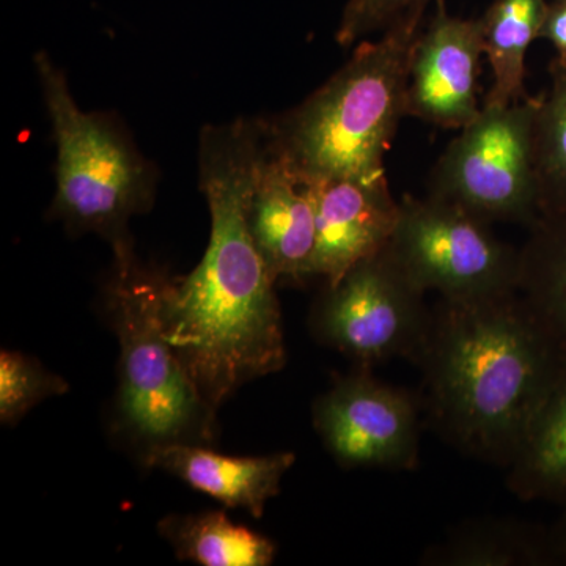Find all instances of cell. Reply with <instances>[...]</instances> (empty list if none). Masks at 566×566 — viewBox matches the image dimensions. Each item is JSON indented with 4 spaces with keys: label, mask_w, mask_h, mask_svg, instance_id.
Returning a JSON list of instances; mask_svg holds the SVG:
<instances>
[{
    "label": "cell",
    "mask_w": 566,
    "mask_h": 566,
    "mask_svg": "<svg viewBox=\"0 0 566 566\" xmlns=\"http://www.w3.org/2000/svg\"><path fill=\"white\" fill-rule=\"evenodd\" d=\"M266 153L263 118L205 126L199 188L211 216L202 262L161 275L159 319L211 419L241 386L286 364L275 282L249 230L253 185Z\"/></svg>",
    "instance_id": "1"
},
{
    "label": "cell",
    "mask_w": 566,
    "mask_h": 566,
    "mask_svg": "<svg viewBox=\"0 0 566 566\" xmlns=\"http://www.w3.org/2000/svg\"><path fill=\"white\" fill-rule=\"evenodd\" d=\"M415 363L439 431L469 455L506 468L566 363V342L517 292L439 300Z\"/></svg>",
    "instance_id": "2"
},
{
    "label": "cell",
    "mask_w": 566,
    "mask_h": 566,
    "mask_svg": "<svg viewBox=\"0 0 566 566\" xmlns=\"http://www.w3.org/2000/svg\"><path fill=\"white\" fill-rule=\"evenodd\" d=\"M428 7H416L363 41L300 106L264 120L270 147L307 180L387 177L385 156L406 117L409 66Z\"/></svg>",
    "instance_id": "3"
},
{
    "label": "cell",
    "mask_w": 566,
    "mask_h": 566,
    "mask_svg": "<svg viewBox=\"0 0 566 566\" xmlns=\"http://www.w3.org/2000/svg\"><path fill=\"white\" fill-rule=\"evenodd\" d=\"M33 65L57 147L52 212L73 232L102 234L112 245L132 241L129 219L155 200V167L117 118L81 109L48 52Z\"/></svg>",
    "instance_id": "4"
},
{
    "label": "cell",
    "mask_w": 566,
    "mask_h": 566,
    "mask_svg": "<svg viewBox=\"0 0 566 566\" xmlns=\"http://www.w3.org/2000/svg\"><path fill=\"white\" fill-rule=\"evenodd\" d=\"M107 308L120 342L118 412L123 427L147 449L211 439L207 406L167 342L159 319L161 273L144 266L132 241L112 245Z\"/></svg>",
    "instance_id": "5"
},
{
    "label": "cell",
    "mask_w": 566,
    "mask_h": 566,
    "mask_svg": "<svg viewBox=\"0 0 566 566\" xmlns=\"http://www.w3.org/2000/svg\"><path fill=\"white\" fill-rule=\"evenodd\" d=\"M422 292L447 301H479L517 292L520 249L504 243L491 223L430 196H405L386 245Z\"/></svg>",
    "instance_id": "6"
},
{
    "label": "cell",
    "mask_w": 566,
    "mask_h": 566,
    "mask_svg": "<svg viewBox=\"0 0 566 566\" xmlns=\"http://www.w3.org/2000/svg\"><path fill=\"white\" fill-rule=\"evenodd\" d=\"M536 98L483 106L436 163L428 193L488 223L534 226L539 219L532 151Z\"/></svg>",
    "instance_id": "7"
},
{
    "label": "cell",
    "mask_w": 566,
    "mask_h": 566,
    "mask_svg": "<svg viewBox=\"0 0 566 566\" xmlns=\"http://www.w3.org/2000/svg\"><path fill=\"white\" fill-rule=\"evenodd\" d=\"M424 292L387 248L327 285L312 314L319 342L371 368L394 357L416 360L430 329Z\"/></svg>",
    "instance_id": "8"
},
{
    "label": "cell",
    "mask_w": 566,
    "mask_h": 566,
    "mask_svg": "<svg viewBox=\"0 0 566 566\" xmlns=\"http://www.w3.org/2000/svg\"><path fill=\"white\" fill-rule=\"evenodd\" d=\"M420 408L417 395L379 381L371 368L357 367L316 400L315 430L346 469L411 471L419 463Z\"/></svg>",
    "instance_id": "9"
},
{
    "label": "cell",
    "mask_w": 566,
    "mask_h": 566,
    "mask_svg": "<svg viewBox=\"0 0 566 566\" xmlns=\"http://www.w3.org/2000/svg\"><path fill=\"white\" fill-rule=\"evenodd\" d=\"M483 24L453 17L438 0L430 22L424 24L409 66L406 117L463 129L479 117L476 99Z\"/></svg>",
    "instance_id": "10"
},
{
    "label": "cell",
    "mask_w": 566,
    "mask_h": 566,
    "mask_svg": "<svg viewBox=\"0 0 566 566\" xmlns=\"http://www.w3.org/2000/svg\"><path fill=\"white\" fill-rule=\"evenodd\" d=\"M315 200L312 275L334 285L357 263L381 252L400 214L387 177L378 180H308Z\"/></svg>",
    "instance_id": "11"
},
{
    "label": "cell",
    "mask_w": 566,
    "mask_h": 566,
    "mask_svg": "<svg viewBox=\"0 0 566 566\" xmlns=\"http://www.w3.org/2000/svg\"><path fill=\"white\" fill-rule=\"evenodd\" d=\"M248 222L253 243L275 282L312 277L316 227L311 181L274 151L268 139L249 202Z\"/></svg>",
    "instance_id": "12"
},
{
    "label": "cell",
    "mask_w": 566,
    "mask_h": 566,
    "mask_svg": "<svg viewBox=\"0 0 566 566\" xmlns=\"http://www.w3.org/2000/svg\"><path fill=\"white\" fill-rule=\"evenodd\" d=\"M144 460L227 509H243L253 517H262L266 502L281 493L283 476L296 457L290 452L230 457L191 442H169L147 449Z\"/></svg>",
    "instance_id": "13"
},
{
    "label": "cell",
    "mask_w": 566,
    "mask_h": 566,
    "mask_svg": "<svg viewBox=\"0 0 566 566\" xmlns=\"http://www.w3.org/2000/svg\"><path fill=\"white\" fill-rule=\"evenodd\" d=\"M506 486L521 501L566 504V363L528 420Z\"/></svg>",
    "instance_id": "14"
},
{
    "label": "cell",
    "mask_w": 566,
    "mask_h": 566,
    "mask_svg": "<svg viewBox=\"0 0 566 566\" xmlns=\"http://www.w3.org/2000/svg\"><path fill=\"white\" fill-rule=\"evenodd\" d=\"M423 565L545 566L554 565L549 528L506 516L464 521L444 539L428 547Z\"/></svg>",
    "instance_id": "15"
},
{
    "label": "cell",
    "mask_w": 566,
    "mask_h": 566,
    "mask_svg": "<svg viewBox=\"0 0 566 566\" xmlns=\"http://www.w3.org/2000/svg\"><path fill=\"white\" fill-rule=\"evenodd\" d=\"M547 9V0H494L483 14V51L493 71L483 106H509L528 98L527 51L539 39Z\"/></svg>",
    "instance_id": "16"
},
{
    "label": "cell",
    "mask_w": 566,
    "mask_h": 566,
    "mask_svg": "<svg viewBox=\"0 0 566 566\" xmlns=\"http://www.w3.org/2000/svg\"><path fill=\"white\" fill-rule=\"evenodd\" d=\"M159 534L178 558L202 566H270L277 546L252 528L234 524L222 510L164 517Z\"/></svg>",
    "instance_id": "17"
},
{
    "label": "cell",
    "mask_w": 566,
    "mask_h": 566,
    "mask_svg": "<svg viewBox=\"0 0 566 566\" xmlns=\"http://www.w3.org/2000/svg\"><path fill=\"white\" fill-rule=\"evenodd\" d=\"M517 293L566 342V212L539 216L528 227Z\"/></svg>",
    "instance_id": "18"
},
{
    "label": "cell",
    "mask_w": 566,
    "mask_h": 566,
    "mask_svg": "<svg viewBox=\"0 0 566 566\" xmlns=\"http://www.w3.org/2000/svg\"><path fill=\"white\" fill-rule=\"evenodd\" d=\"M549 87L536 98L532 151L539 214L566 212V59L549 65Z\"/></svg>",
    "instance_id": "19"
},
{
    "label": "cell",
    "mask_w": 566,
    "mask_h": 566,
    "mask_svg": "<svg viewBox=\"0 0 566 566\" xmlns=\"http://www.w3.org/2000/svg\"><path fill=\"white\" fill-rule=\"evenodd\" d=\"M61 376L48 371L32 357L10 349L0 353V420L20 422L22 417L50 397L69 392Z\"/></svg>",
    "instance_id": "20"
},
{
    "label": "cell",
    "mask_w": 566,
    "mask_h": 566,
    "mask_svg": "<svg viewBox=\"0 0 566 566\" xmlns=\"http://www.w3.org/2000/svg\"><path fill=\"white\" fill-rule=\"evenodd\" d=\"M431 0H348L335 40L348 48L371 33L385 31L398 17L416 7H428Z\"/></svg>",
    "instance_id": "21"
},
{
    "label": "cell",
    "mask_w": 566,
    "mask_h": 566,
    "mask_svg": "<svg viewBox=\"0 0 566 566\" xmlns=\"http://www.w3.org/2000/svg\"><path fill=\"white\" fill-rule=\"evenodd\" d=\"M539 39L549 41L556 48L558 57L566 59V2L554 0L549 3Z\"/></svg>",
    "instance_id": "22"
},
{
    "label": "cell",
    "mask_w": 566,
    "mask_h": 566,
    "mask_svg": "<svg viewBox=\"0 0 566 566\" xmlns=\"http://www.w3.org/2000/svg\"><path fill=\"white\" fill-rule=\"evenodd\" d=\"M551 545H553L554 565H566V504L562 505V515L553 527H549Z\"/></svg>",
    "instance_id": "23"
},
{
    "label": "cell",
    "mask_w": 566,
    "mask_h": 566,
    "mask_svg": "<svg viewBox=\"0 0 566 566\" xmlns=\"http://www.w3.org/2000/svg\"><path fill=\"white\" fill-rule=\"evenodd\" d=\"M560 2H566V0H560Z\"/></svg>",
    "instance_id": "24"
}]
</instances>
